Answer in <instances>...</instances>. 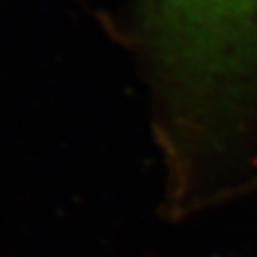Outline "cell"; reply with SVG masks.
I'll return each mask as SVG.
<instances>
[{
	"instance_id": "obj_1",
	"label": "cell",
	"mask_w": 257,
	"mask_h": 257,
	"mask_svg": "<svg viewBox=\"0 0 257 257\" xmlns=\"http://www.w3.org/2000/svg\"><path fill=\"white\" fill-rule=\"evenodd\" d=\"M154 136L174 180L257 190V0H134Z\"/></svg>"
}]
</instances>
